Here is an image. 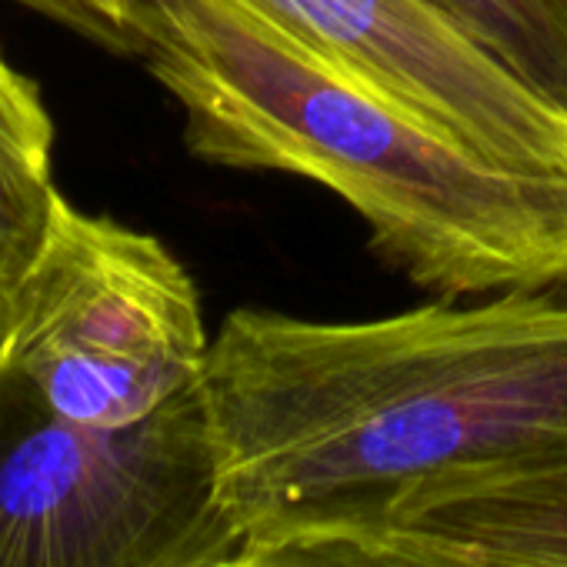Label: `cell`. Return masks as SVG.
<instances>
[{"instance_id": "obj_9", "label": "cell", "mask_w": 567, "mask_h": 567, "mask_svg": "<svg viewBox=\"0 0 567 567\" xmlns=\"http://www.w3.org/2000/svg\"><path fill=\"white\" fill-rule=\"evenodd\" d=\"M230 567H547L487 550L427 540L408 530L311 534L270 544H244Z\"/></svg>"}, {"instance_id": "obj_1", "label": "cell", "mask_w": 567, "mask_h": 567, "mask_svg": "<svg viewBox=\"0 0 567 567\" xmlns=\"http://www.w3.org/2000/svg\"><path fill=\"white\" fill-rule=\"evenodd\" d=\"M200 394L244 544L384 534L567 467V295L378 321L230 311Z\"/></svg>"}, {"instance_id": "obj_7", "label": "cell", "mask_w": 567, "mask_h": 567, "mask_svg": "<svg viewBox=\"0 0 567 567\" xmlns=\"http://www.w3.org/2000/svg\"><path fill=\"white\" fill-rule=\"evenodd\" d=\"M51 147L54 124L38 84L0 58V288L28 270L54 220Z\"/></svg>"}, {"instance_id": "obj_8", "label": "cell", "mask_w": 567, "mask_h": 567, "mask_svg": "<svg viewBox=\"0 0 567 567\" xmlns=\"http://www.w3.org/2000/svg\"><path fill=\"white\" fill-rule=\"evenodd\" d=\"M507 64L530 91L567 111V0H427Z\"/></svg>"}, {"instance_id": "obj_3", "label": "cell", "mask_w": 567, "mask_h": 567, "mask_svg": "<svg viewBox=\"0 0 567 567\" xmlns=\"http://www.w3.org/2000/svg\"><path fill=\"white\" fill-rule=\"evenodd\" d=\"M200 384L131 427L58 414L0 364V567H230Z\"/></svg>"}, {"instance_id": "obj_10", "label": "cell", "mask_w": 567, "mask_h": 567, "mask_svg": "<svg viewBox=\"0 0 567 567\" xmlns=\"http://www.w3.org/2000/svg\"><path fill=\"white\" fill-rule=\"evenodd\" d=\"M18 4L64 24L68 31L107 48L111 54L134 58V34L127 28L134 0H18Z\"/></svg>"}, {"instance_id": "obj_4", "label": "cell", "mask_w": 567, "mask_h": 567, "mask_svg": "<svg viewBox=\"0 0 567 567\" xmlns=\"http://www.w3.org/2000/svg\"><path fill=\"white\" fill-rule=\"evenodd\" d=\"M207 348L184 264L157 237L68 197L38 257L0 288V364L87 427L141 424L194 391Z\"/></svg>"}, {"instance_id": "obj_2", "label": "cell", "mask_w": 567, "mask_h": 567, "mask_svg": "<svg viewBox=\"0 0 567 567\" xmlns=\"http://www.w3.org/2000/svg\"><path fill=\"white\" fill-rule=\"evenodd\" d=\"M127 28L200 161L328 187L388 267L444 301L567 295V174L471 151L234 0H134Z\"/></svg>"}, {"instance_id": "obj_6", "label": "cell", "mask_w": 567, "mask_h": 567, "mask_svg": "<svg viewBox=\"0 0 567 567\" xmlns=\"http://www.w3.org/2000/svg\"><path fill=\"white\" fill-rule=\"evenodd\" d=\"M398 530L497 557L567 567V467L451 497L414 514Z\"/></svg>"}, {"instance_id": "obj_5", "label": "cell", "mask_w": 567, "mask_h": 567, "mask_svg": "<svg viewBox=\"0 0 567 567\" xmlns=\"http://www.w3.org/2000/svg\"><path fill=\"white\" fill-rule=\"evenodd\" d=\"M305 54L421 114L471 151L567 174V111L427 0H234Z\"/></svg>"}]
</instances>
